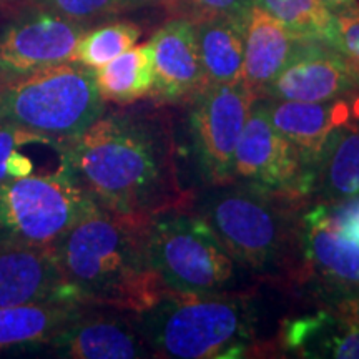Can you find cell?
<instances>
[{
	"mask_svg": "<svg viewBox=\"0 0 359 359\" xmlns=\"http://www.w3.org/2000/svg\"><path fill=\"white\" fill-rule=\"evenodd\" d=\"M95 206L70 168L0 182V245L53 248Z\"/></svg>",
	"mask_w": 359,
	"mask_h": 359,
	"instance_id": "cell-7",
	"label": "cell"
},
{
	"mask_svg": "<svg viewBox=\"0 0 359 359\" xmlns=\"http://www.w3.org/2000/svg\"><path fill=\"white\" fill-rule=\"evenodd\" d=\"M245 25L228 17L195 22L201 67L208 83H233L243 80Z\"/></svg>",
	"mask_w": 359,
	"mask_h": 359,
	"instance_id": "cell-22",
	"label": "cell"
},
{
	"mask_svg": "<svg viewBox=\"0 0 359 359\" xmlns=\"http://www.w3.org/2000/svg\"><path fill=\"white\" fill-rule=\"evenodd\" d=\"M233 182L311 201L313 172L269 120L263 98L251 105L233 158Z\"/></svg>",
	"mask_w": 359,
	"mask_h": 359,
	"instance_id": "cell-9",
	"label": "cell"
},
{
	"mask_svg": "<svg viewBox=\"0 0 359 359\" xmlns=\"http://www.w3.org/2000/svg\"><path fill=\"white\" fill-rule=\"evenodd\" d=\"M257 98L240 80L208 83L185 103L190 154L203 187L233 182L235 148Z\"/></svg>",
	"mask_w": 359,
	"mask_h": 359,
	"instance_id": "cell-8",
	"label": "cell"
},
{
	"mask_svg": "<svg viewBox=\"0 0 359 359\" xmlns=\"http://www.w3.org/2000/svg\"><path fill=\"white\" fill-rule=\"evenodd\" d=\"M273 127L314 167L327 135L353 120H359V95L330 102H291L264 98Z\"/></svg>",
	"mask_w": 359,
	"mask_h": 359,
	"instance_id": "cell-16",
	"label": "cell"
},
{
	"mask_svg": "<svg viewBox=\"0 0 359 359\" xmlns=\"http://www.w3.org/2000/svg\"><path fill=\"white\" fill-rule=\"evenodd\" d=\"M359 195V123L339 125L327 135L313 167L311 201L330 205Z\"/></svg>",
	"mask_w": 359,
	"mask_h": 359,
	"instance_id": "cell-19",
	"label": "cell"
},
{
	"mask_svg": "<svg viewBox=\"0 0 359 359\" xmlns=\"http://www.w3.org/2000/svg\"><path fill=\"white\" fill-rule=\"evenodd\" d=\"M148 218L92 210L53 246L57 263L83 306L138 314L167 293L150 259Z\"/></svg>",
	"mask_w": 359,
	"mask_h": 359,
	"instance_id": "cell-2",
	"label": "cell"
},
{
	"mask_svg": "<svg viewBox=\"0 0 359 359\" xmlns=\"http://www.w3.org/2000/svg\"><path fill=\"white\" fill-rule=\"evenodd\" d=\"M67 147L47 135L0 122V182L69 168Z\"/></svg>",
	"mask_w": 359,
	"mask_h": 359,
	"instance_id": "cell-20",
	"label": "cell"
},
{
	"mask_svg": "<svg viewBox=\"0 0 359 359\" xmlns=\"http://www.w3.org/2000/svg\"><path fill=\"white\" fill-rule=\"evenodd\" d=\"M255 0H161L173 17H183L191 22L213 17H228L246 22Z\"/></svg>",
	"mask_w": 359,
	"mask_h": 359,
	"instance_id": "cell-27",
	"label": "cell"
},
{
	"mask_svg": "<svg viewBox=\"0 0 359 359\" xmlns=\"http://www.w3.org/2000/svg\"><path fill=\"white\" fill-rule=\"evenodd\" d=\"M325 206L331 222L339 228L341 233L359 245V195Z\"/></svg>",
	"mask_w": 359,
	"mask_h": 359,
	"instance_id": "cell-29",
	"label": "cell"
},
{
	"mask_svg": "<svg viewBox=\"0 0 359 359\" xmlns=\"http://www.w3.org/2000/svg\"><path fill=\"white\" fill-rule=\"evenodd\" d=\"M255 4L271 13L299 39L333 47L334 13L323 0H255Z\"/></svg>",
	"mask_w": 359,
	"mask_h": 359,
	"instance_id": "cell-24",
	"label": "cell"
},
{
	"mask_svg": "<svg viewBox=\"0 0 359 359\" xmlns=\"http://www.w3.org/2000/svg\"><path fill=\"white\" fill-rule=\"evenodd\" d=\"M88 29L45 7L8 22L0 30V85L74 62L79 40Z\"/></svg>",
	"mask_w": 359,
	"mask_h": 359,
	"instance_id": "cell-10",
	"label": "cell"
},
{
	"mask_svg": "<svg viewBox=\"0 0 359 359\" xmlns=\"http://www.w3.org/2000/svg\"><path fill=\"white\" fill-rule=\"evenodd\" d=\"M140 37V27L127 20L110 22L88 29L79 40L74 62L95 70L132 48Z\"/></svg>",
	"mask_w": 359,
	"mask_h": 359,
	"instance_id": "cell-25",
	"label": "cell"
},
{
	"mask_svg": "<svg viewBox=\"0 0 359 359\" xmlns=\"http://www.w3.org/2000/svg\"><path fill=\"white\" fill-rule=\"evenodd\" d=\"M359 95V74L331 45L304 40L263 93L291 102H330ZM262 98V97H259Z\"/></svg>",
	"mask_w": 359,
	"mask_h": 359,
	"instance_id": "cell-12",
	"label": "cell"
},
{
	"mask_svg": "<svg viewBox=\"0 0 359 359\" xmlns=\"http://www.w3.org/2000/svg\"><path fill=\"white\" fill-rule=\"evenodd\" d=\"M325 303L326 306L333 308L336 313H339L341 316L346 318L348 321L354 323L359 327V288L336 294Z\"/></svg>",
	"mask_w": 359,
	"mask_h": 359,
	"instance_id": "cell-30",
	"label": "cell"
},
{
	"mask_svg": "<svg viewBox=\"0 0 359 359\" xmlns=\"http://www.w3.org/2000/svg\"><path fill=\"white\" fill-rule=\"evenodd\" d=\"M105 111L93 70L79 62L0 85V122L72 143Z\"/></svg>",
	"mask_w": 359,
	"mask_h": 359,
	"instance_id": "cell-5",
	"label": "cell"
},
{
	"mask_svg": "<svg viewBox=\"0 0 359 359\" xmlns=\"http://www.w3.org/2000/svg\"><path fill=\"white\" fill-rule=\"evenodd\" d=\"M85 308L75 303L0 308V351L50 343Z\"/></svg>",
	"mask_w": 359,
	"mask_h": 359,
	"instance_id": "cell-21",
	"label": "cell"
},
{
	"mask_svg": "<svg viewBox=\"0 0 359 359\" xmlns=\"http://www.w3.org/2000/svg\"><path fill=\"white\" fill-rule=\"evenodd\" d=\"M148 251L170 291L218 293L233 288L235 262L195 210H172L148 218Z\"/></svg>",
	"mask_w": 359,
	"mask_h": 359,
	"instance_id": "cell-6",
	"label": "cell"
},
{
	"mask_svg": "<svg viewBox=\"0 0 359 359\" xmlns=\"http://www.w3.org/2000/svg\"><path fill=\"white\" fill-rule=\"evenodd\" d=\"M72 177L98 208L151 218L193 210L182 185L173 118L167 105L103 111L67 147Z\"/></svg>",
	"mask_w": 359,
	"mask_h": 359,
	"instance_id": "cell-1",
	"label": "cell"
},
{
	"mask_svg": "<svg viewBox=\"0 0 359 359\" xmlns=\"http://www.w3.org/2000/svg\"><path fill=\"white\" fill-rule=\"evenodd\" d=\"M308 201L230 182L203 187L193 210L245 271L298 286L303 266L302 218Z\"/></svg>",
	"mask_w": 359,
	"mask_h": 359,
	"instance_id": "cell-3",
	"label": "cell"
},
{
	"mask_svg": "<svg viewBox=\"0 0 359 359\" xmlns=\"http://www.w3.org/2000/svg\"><path fill=\"white\" fill-rule=\"evenodd\" d=\"M302 251V276L296 288L314 286L323 303L359 288V245L341 233L323 203H309L304 208Z\"/></svg>",
	"mask_w": 359,
	"mask_h": 359,
	"instance_id": "cell-11",
	"label": "cell"
},
{
	"mask_svg": "<svg viewBox=\"0 0 359 359\" xmlns=\"http://www.w3.org/2000/svg\"><path fill=\"white\" fill-rule=\"evenodd\" d=\"M323 2H325L326 6L331 8V11H336V8H343V7L353 6L356 0H323Z\"/></svg>",
	"mask_w": 359,
	"mask_h": 359,
	"instance_id": "cell-31",
	"label": "cell"
},
{
	"mask_svg": "<svg viewBox=\"0 0 359 359\" xmlns=\"http://www.w3.org/2000/svg\"><path fill=\"white\" fill-rule=\"evenodd\" d=\"M334 13V43L336 50L343 53L359 74V4L336 8Z\"/></svg>",
	"mask_w": 359,
	"mask_h": 359,
	"instance_id": "cell-28",
	"label": "cell"
},
{
	"mask_svg": "<svg viewBox=\"0 0 359 359\" xmlns=\"http://www.w3.org/2000/svg\"><path fill=\"white\" fill-rule=\"evenodd\" d=\"M304 42L285 24L253 4L245 25L243 82L258 98Z\"/></svg>",
	"mask_w": 359,
	"mask_h": 359,
	"instance_id": "cell-18",
	"label": "cell"
},
{
	"mask_svg": "<svg viewBox=\"0 0 359 359\" xmlns=\"http://www.w3.org/2000/svg\"><path fill=\"white\" fill-rule=\"evenodd\" d=\"M154 52V88L150 97L158 105L187 103L206 87L195 22L173 17L150 39Z\"/></svg>",
	"mask_w": 359,
	"mask_h": 359,
	"instance_id": "cell-13",
	"label": "cell"
},
{
	"mask_svg": "<svg viewBox=\"0 0 359 359\" xmlns=\"http://www.w3.org/2000/svg\"><path fill=\"white\" fill-rule=\"evenodd\" d=\"M271 351L296 358L359 359V327L326 306L283 323Z\"/></svg>",
	"mask_w": 359,
	"mask_h": 359,
	"instance_id": "cell-17",
	"label": "cell"
},
{
	"mask_svg": "<svg viewBox=\"0 0 359 359\" xmlns=\"http://www.w3.org/2000/svg\"><path fill=\"white\" fill-rule=\"evenodd\" d=\"M58 356L72 359L150 358L151 349L137 321L87 306L50 341Z\"/></svg>",
	"mask_w": 359,
	"mask_h": 359,
	"instance_id": "cell-15",
	"label": "cell"
},
{
	"mask_svg": "<svg viewBox=\"0 0 359 359\" xmlns=\"http://www.w3.org/2000/svg\"><path fill=\"white\" fill-rule=\"evenodd\" d=\"M75 303L53 248L0 245V308Z\"/></svg>",
	"mask_w": 359,
	"mask_h": 359,
	"instance_id": "cell-14",
	"label": "cell"
},
{
	"mask_svg": "<svg viewBox=\"0 0 359 359\" xmlns=\"http://www.w3.org/2000/svg\"><path fill=\"white\" fill-rule=\"evenodd\" d=\"M100 97L116 105H130L150 97L154 88V52L150 43L128 48L109 64L93 70Z\"/></svg>",
	"mask_w": 359,
	"mask_h": 359,
	"instance_id": "cell-23",
	"label": "cell"
},
{
	"mask_svg": "<svg viewBox=\"0 0 359 359\" xmlns=\"http://www.w3.org/2000/svg\"><path fill=\"white\" fill-rule=\"evenodd\" d=\"M133 316L156 358L235 359L259 351L257 314L245 293L167 291Z\"/></svg>",
	"mask_w": 359,
	"mask_h": 359,
	"instance_id": "cell-4",
	"label": "cell"
},
{
	"mask_svg": "<svg viewBox=\"0 0 359 359\" xmlns=\"http://www.w3.org/2000/svg\"><path fill=\"white\" fill-rule=\"evenodd\" d=\"M40 7L64 15L67 19L90 24L140 8L156 6L161 0H39Z\"/></svg>",
	"mask_w": 359,
	"mask_h": 359,
	"instance_id": "cell-26",
	"label": "cell"
}]
</instances>
